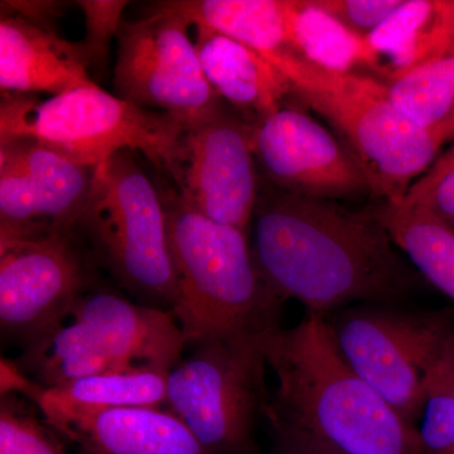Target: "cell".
<instances>
[{"label": "cell", "mask_w": 454, "mask_h": 454, "mask_svg": "<svg viewBox=\"0 0 454 454\" xmlns=\"http://www.w3.org/2000/svg\"><path fill=\"white\" fill-rule=\"evenodd\" d=\"M430 381L442 385L454 396V328L444 345L437 366L430 376Z\"/></svg>", "instance_id": "1f68e13d"}, {"label": "cell", "mask_w": 454, "mask_h": 454, "mask_svg": "<svg viewBox=\"0 0 454 454\" xmlns=\"http://www.w3.org/2000/svg\"><path fill=\"white\" fill-rule=\"evenodd\" d=\"M452 170H454V142L450 149H447L444 153L438 155L437 160L433 163V166L424 173L422 177L415 182L413 186L411 187V190H409L405 199L406 197L419 195L423 191L428 190L435 182L444 177L447 173L452 172Z\"/></svg>", "instance_id": "4dcf8cb0"}, {"label": "cell", "mask_w": 454, "mask_h": 454, "mask_svg": "<svg viewBox=\"0 0 454 454\" xmlns=\"http://www.w3.org/2000/svg\"><path fill=\"white\" fill-rule=\"evenodd\" d=\"M325 318L346 363L415 427L430 376L454 328L453 310L356 304Z\"/></svg>", "instance_id": "52a82bcc"}, {"label": "cell", "mask_w": 454, "mask_h": 454, "mask_svg": "<svg viewBox=\"0 0 454 454\" xmlns=\"http://www.w3.org/2000/svg\"><path fill=\"white\" fill-rule=\"evenodd\" d=\"M402 202L424 206L454 230V170L447 173L428 190L414 197H406Z\"/></svg>", "instance_id": "f1b7e54d"}, {"label": "cell", "mask_w": 454, "mask_h": 454, "mask_svg": "<svg viewBox=\"0 0 454 454\" xmlns=\"http://www.w3.org/2000/svg\"><path fill=\"white\" fill-rule=\"evenodd\" d=\"M450 4H452L453 12H454V0H450Z\"/></svg>", "instance_id": "e575fe53"}, {"label": "cell", "mask_w": 454, "mask_h": 454, "mask_svg": "<svg viewBox=\"0 0 454 454\" xmlns=\"http://www.w3.org/2000/svg\"><path fill=\"white\" fill-rule=\"evenodd\" d=\"M379 212L396 247L454 303V230L422 205L381 203Z\"/></svg>", "instance_id": "44dd1931"}, {"label": "cell", "mask_w": 454, "mask_h": 454, "mask_svg": "<svg viewBox=\"0 0 454 454\" xmlns=\"http://www.w3.org/2000/svg\"><path fill=\"white\" fill-rule=\"evenodd\" d=\"M276 68L291 95L345 138L372 196L397 205L437 160L446 143L443 137L417 127L397 112L387 83L375 76L331 70L298 53Z\"/></svg>", "instance_id": "277c9868"}, {"label": "cell", "mask_w": 454, "mask_h": 454, "mask_svg": "<svg viewBox=\"0 0 454 454\" xmlns=\"http://www.w3.org/2000/svg\"><path fill=\"white\" fill-rule=\"evenodd\" d=\"M367 41L376 59V79L387 82L441 50L443 27L437 2L405 0Z\"/></svg>", "instance_id": "603a6c76"}, {"label": "cell", "mask_w": 454, "mask_h": 454, "mask_svg": "<svg viewBox=\"0 0 454 454\" xmlns=\"http://www.w3.org/2000/svg\"><path fill=\"white\" fill-rule=\"evenodd\" d=\"M186 129L177 119L134 106L98 85L46 100L3 94L0 106V143L33 140L95 168L130 149L170 178L177 169Z\"/></svg>", "instance_id": "5b68a950"}, {"label": "cell", "mask_w": 454, "mask_h": 454, "mask_svg": "<svg viewBox=\"0 0 454 454\" xmlns=\"http://www.w3.org/2000/svg\"><path fill=\"white\" fill-rule=\"evenodd\" d=\"M259 345L278 387L267 413L334 454H426L419 430L364 381L340 355L324 316L307 312Z\"/></svg>", "instance_id": "7a4b0ae2"}, {"label": "cell", "mask_w": 454, "mask_h": 454, "mask_svg": "<svg viewBox=\"0 0 454 454\" xmlns=\"http://www.w3.org/2000/svg\"><path fill=\"white\" fill-rule=\"evenodd\" d=\"M95 173L33 140L0 143V240L76 232Z\"/></svg>", "instance_id": "7c38bea8"}, {"label": "cell", "mask_w": 454, "mask_h": 454, "mask_svg": "<svg viewBox=\"0 0 454 454\" xmlns=\"http://www.w3.org/2000/svg\"><path fill=\"white\" fill-rule=\"evenodd\" d=\"M0 454H66L61 442L14 393L2 394Z\"/></svg>", "instance_id": "d4e9b609"}, {"label": "cell", "mask_w": 454, "mask_h": 454, "mask_svg": "<svg viewBox=\"0 0 454 454\" xmlns=\"http://www.w3.org/2000/svg\"><path fill=\"white\" fill-rule=\"evenodd\" d=\"M167 380L164 405L214 454H260L256 422L267 417L264 355L259 337L202 340Z\"/></svg>", "instance_id": "ba28073f"}, {"label": "cell", "mask_w": 454, "mask_h": 454, "mask_svg": "<svg viewBox=\"0 0 454 454\" xmlns=\"http://www.w3.org/2000/svg\"><path fill=\"white\" fill-rule=\"evenodd\" d=\"M276 444L268 454H334L283 427L273 426Z\"/></svg>", "instance_id": "f546056e"}, {"label": "cell", "mask_w": 454, "mask_h": 454, "mask_svg": "<svg viewBox=\"0 0 454 454\" xmlns=\"http://www.w3.org/2000/svg\"><path fill=\"white\" fill-rule=\"evenodd\" d=\"M98 85L80 42H70L23 18L0 20V88L3 94L56 97Z\"/></svg>", "instance_id": "9a60e30c"}, {"label": "cell", "mask_w": 454, "mask_h": 454, "mask_svg": "<svg viewBox=\"0 0 454 454\" xmlns=\"http://www.w3.org/2000/svg\"><path fill=\"white\" fill-rule=\"evenodd\" d=\"M384 82L397 112L417 127L442 136L454 112V43Z\"/></svg>", "instance_id": "7402d4cb"}, {"label": "cell", "mask_w": 454, "mask_h": 454, "mask_svg": "<svg viewBox=\"0 0 454 454\" xmlns=\"http://www.w3.org/2000/svg\"><path fill=\"white\" fill-rule=\"evenodd\" d=\"M376 208L286 192L260 176L253 255L280 301L328 316L356 304H399L417 288L413 269Z\"/></svg>", "instance_id": "6da1fadb"}, {"label": "cell", "mask_w": 454, "mask_h": 454, "mask_svg": "<svg viewBox=\"0 0 454 454\" xmlns=\"http://www.w3.org/2000/svg\"><path fill=\"white\" fill-rule=\"evenodd\" d=\"M349 32L367 38L404 4L405 0H312Z\"/></svg>", "instance_id": "4316f807"}, {"label": "cell", "mask_w": 454, "mask_h": 454, "mask_svg": "<svg viewBox=\"0 0 454 454\" xmlns=\"http://www.w3.org/2000/svg\"><path fill=\"white\" fill-rule=\"evenodd\" d=\"M17 366L44 389L103 373L131 372L110 357L89 328L71 316L27 343Z\"/></svg>", "instance_id": "ffe728a7"}, {"label": "cell", "mask_w": 454, "mask_h": 454, "mask_svg": "<svg viewBox=\"0 0 454 454\" xmlns=\"http://www.w3.org/2000/svg\"><path fill=\"white\" fill-rule=\"evenodd\" d=\"M292 27L298 55L340 73L360 74L358 68H365L376 77V59L369 41L349 32L312 0H294Z\"/></svg>", "instance_id": "cb8c5ba5"}, {"label": "cell", "mask_w": 454, "mask_h": 454, "mask_svg": "<svg viewBox=\"0 0 454 454\" xmlns=\"http://www.w3.org/2000/svg\"><path fill=\"white\" fill-rule=\"evenodd\" d=\"M442 136H443L444 142H454V112L444 124V127L442 128Z\"/></svg>", "instance_id": "d6a6232c"}, {"label": "cell", "mask_w": 454, "mask_h": 454, "mask_svg": "<svg viewBox=\"0 0 454 454\" xmlns=\"http://www.w3.org/2000/svg\"><path fill=\"white\" fill-rule=\"evenodd\" d=\"M76 234L124 288L158 309H175L178 279L166 206L136 152L124 149L98 167Z\"/></svg>", "instance_id": "8992f818"}, {"label": "cell", "mask_w": 454, "mask_h": 454, "mask_svg": "<svg viewBox=\"0 0 454 454\" xmlns=\"http://www.w3.org/2000/svg\"><path fill=\"white\" fill-rule=\"evenodd\" d=\"M80 454H214L186 424L160 406H128L83 418L59 429Z\"/></svg>", "instance_id": "e0dca14e"}, {"label": "cell", "mask_w": 454, "mask_h": 454, "mask_svg": "<svg viewBox=\"0 0 454 454\" xmlns=\"http://www.w3.org/2000/svg\"><path fill=\"white\" fill-rule=\"evenodd\" d=\"M70 316L125 370L172 372L187 346L172 310L133 303L115 293H86Z\"/></svg>", "instance_id": "5bb4252c"}, {"label": "cell", "mask_w": 454, "mask_h": 454, "mask_svg": "<svg viewBox=\"0 0 454 454\" xmlns=\"http://www.w3.org/2000/svg\"><path fill=\"white\" fill-rule=\"evenodd\" d=\"M252 142L262 178L279 190L333 201L372 195L349 149L301 110L283 106L253 128Z\"/></svg>", "instance_id": "4fadbf2b"}, {"label": "cell", "mask_w": 454, "mask_h": 454, "mask_svg": "<svg viewBox=\"0 0 454 454\" xmlns=\"http://www.w3.org/2000/svg\"><path fill=\"white\" fill-rule=\"evenodd\" d=\"M443 454H454V439L452 442H450V446H448L446 452Z\"/></svg>", "instance_id": "836d02e7"}, {"label": "cell", "mask_w": 454, "mask_h": 454, "mask_svg": "<svg viewBox=\"0 0 454 454\" xmlns=\"http://www.w3.org/2000/svg\"><path fill=\"white\" fill-rule=\"evenodd\" d=\"M252 138L253 128L226 106L187 128L172 177L200 214L247 234L260 191Z\"/></svg>", "instance_id": "8fae6325"}, {"label": "cell", "mask_w": 454, "mask_h": 454, "mask_svg": "<svg viewBox=\"0 0 454 454\" xmlns=\"http://www.w3.org/2000/svg\"><path fill=\"white\" fill-rule=\"evenodd\" d=\"M162 196L178 279L172 312L187 345L280 327L283 301L260 273L247 232L203 216L177 191Z\"/></svg>", "instance_id": "3957f363"}, {"label": "cell", "mask_w": 454, "mask_h": 454, "mask_svg": "<svg viewBox=\"0 0 454 454\" xmlns=\"http://www.w3.org/2000/svg\"><path fill=\"white\" fill-rule=\"evenodd\" d=\"M190 26L160 3L139 20H122L116 35V97L167 114L187 128L225 107L203 74Z\"/></svg>", "instance_id": "9c48e42d"}, {"label": "cell", "mask_w": 454, "mask_h": 454, "mask_svg": "<svg viewBox=\"0 0 454 454\" xmlns=\"http://www.w3.org/2000/svg\"><path fill=\"white\" fill-rule=\"evenodd\" d=\"M168 375L131 370L91 376L52 389L38 387L25 376L17 391L33 400L51 429L59 432L67 424L112 409L163 405Z\"/></svg>", "instance_id": "ac0fdd59"}, {"label": "cell", "mask_w": 454, "mask_h": 454, "mask_svg": "<svg viewBox=\"0 0 454 454\" xmlns=\"http://www.w3.org/2000/svg\"><path fill=\"white\" fill-rule=\"evenodd\" d=\"M160 4L191 26L207 27L240 42L273 67L297 53L293 44L294 0H173Z\"/></svg>", "instance_id": "d6986e66"}, {"label": "cell", "mask_w": 454, "mask_h": 454, "mask_svg": "<svg viewBox=\"0 0 454 454\" xmlns=\"http://www.w3.org/2000/svg\"><path fill=\"white\" fill-rule=\"evenodd\" d=\"M195 27L203 74L232 112L255 128L282 109L291 88L267 59L225 35Z\"/></svg>", "instance_id": "2e32d148"}, {"label": "cell", "mask_w": 454, "mask_h": 454, "mask_svg": "<svg viewBox=\"0 0 454 454\" xmlns=\"http://www.w3.org/2000/svg\"><path fill=\"white\" fill-rule=\"evenodd\" d=\"M77 7L85 17L86 33L80 41L83 55L88 59L89 70L103 73L109 57L110 43L118 35L122 12L128 2L119 0H80Z\"/></svg>", "instance_id": "484cf974"}, {"label": "cell", "mask_w": 454, "mask_h": 454, "mask_svg": "<svg viewBox=\"0 0 454 454\" xmlns=\"http://www.w3.org/2000/svg\"><path fill=\"white\" fill-rule=\"evenodd\" d=\"M68 3L51 2V0H5L2 2V12L23 18L32 25L55 32L57 20L64 16Z\"/></svg>", "instance_id": "83f0119b"}, {"label": "cell", "mask_w": 454, "mask_h": 454, "mask_svg": "<svg viewBox=\"0 0 454 454\" xmlns=\"http://www.w3.org/2000/svg\"><path fill=\"white\" fill-rule=\"evenodd\" d=\"M73 234L0 240V325L23 345L70 316L92 284L90 253Z\"/></svg>", "instance_id": "30bf717a"}]
</instances>
